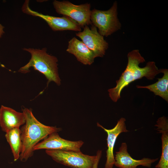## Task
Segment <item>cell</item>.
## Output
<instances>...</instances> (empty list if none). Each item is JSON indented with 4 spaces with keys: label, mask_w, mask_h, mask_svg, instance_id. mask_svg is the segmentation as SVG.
I'll list each match as a JSON object with an SVG mask.
<instances>
[{
    "label": "cell",
    "mask_w": 168,
    "mask_h": 168,
    "mask_svg": "<svg viewBox=\"0 0 168 168\" xmlns=\"http://www.w3.org/2000/svg\"><path fill=\"white\" fill-rule=\"evenodd\" d=\"M126 119L121 118L118 121L116 125L113 128L107 129L104 128L99 123L97 126L102 128L107 135V149L106 151V160L104 168H113L115 162L114 149L117 137L121 133L128 131L125 124Z\"/></svg>",
    "instance_id": "30bf717a"
},
{
    "label": "cell",
    "mask_w": 168,
    "mask_h": 168,
    "mask_svg": "<svg viewBox=\"0 0 168 168\" xmlns=\"http://www.w3.org/2000/svg\"><path fill=\"white\" fill-rule=\"evenodd\" d=\"M82 31L76 33L83 42L93 52L96 57H103L108 48V43L104 39V37L97 31L96 27L93 25L90 28L85 26Z\"/></svg>",
    "instance_id": "ba28073f"
},
{
    "label": "cell",
    "mask_w": 168,
    "mask_h": 168,
    "mask_svg": "<svg viewBox=\"0 0 168 168\" xmlns=\"http://www.w3.org/2000/svg\"><path fill=\"white\" fill-rule=\"evenodd\" d=\"M4 26L0 24V39L4 33Z\"/></svg>",
    "instance_id": "ac0fdd59"
},
{
    "label": "cell",
    "mask_w": 168,
    "mask_h": 168,
    "mask_svg": "<svg viewBox=\"0 0 168 168\" xmlns=\"http://www.w3.org/2000/svg\"><path fill=\"white\" fill-rule=\"evenodd\" d=\"M90 20L92 24L98 28L99 33L103 37L110 35L120 29L121 24L117 17V2H114L107 11L93 9Z\"/></svg>",
    "instance_id": "277c9868"
},
{
    "label": "cell",
    "mask_w": 168,
    "mask_h": 168,
    "mask_svg": "<svg viewBox=\"0 0 168 168\" xmlns=\"http://www.w3.org/2000/svg\"><path fill=\"white\" fill-rule=\"evenodd\" d=\"M22 110L26 122L20 129L22 147L19 159L24 162L32 156L34 147L40 141L52 133L60 132L62 128L42 124L35 117L30 109L23 107Z\"/></svg>",
    "instance_id": "7a4b0ae2"
},
{
    "label": "cell",
    "mask_w": 168,
    "mask_h": 168,
    "mask_svg": "<svg viewBox=\"0 0 168 168\" xmlns=\"http://www.w3.org/2000/svg\"><path fill=\"white\" fill-rule=\"evenodd\" d=\"M25 13L37 16L44 20L54 31L66 30L81 31V27L78 23L70 17L65 16L57 17L45 15L31 10L29 7V1H26L22 7Z\"/></svg>",
    "instance_id": "52a82bcc"
},
{
    "label": "cell",
    "mask_w": 168,
    "mask_h": 168,
    "mask_svg": "<svg viewBox=\"0 0 168 168\" xmlns=\"http://www.w3.org/2000/svg\"><path fill=\"white\" fill-rule=\"evenodd\" d=\"M84 144L82 141H71L61 138L57 132L49 134L33 148L34 151L40 149L80 152Z\"/></svg>",
    "instance_id": "9c48e42d"
},
{
    "label": "cell",
    "mask_w": 168,
    "mask_h": 168,
    "mask_svg": "<svg viewBox=\"0 0 168 168\" xmlns=\"http://www.w3.org/2000/svg\"><path fill=\"white\" fill-rule=\"evenodd\" d=\"M25 117L23 113L8 107L1 105L0 108V126L6 133L24 124Z\"/></svg>",
    "instance_id": "7c38bea8"
},
{
    "label": "cell",
    "mask_w": 168,
    "mask_h": 168,
    "mask_svg": "<svg viewBox=\"0 0 168 168\" xmlns=\"http://www.w3.org/2000/svg\"><path fill=\"white\" fill-rule=\"evenodd\" d=\"M46 153L57 162L72 168H92L96 156L75 152L46 150Z\"/></svg>",
    "instance_id": "5b68a950"
},
{
    "label": "cell",
    "mask_w": 168,
    "mask_h": 168,
    "mask_svg": "<svg viewBox=\"0 0 168 168\" xmlns=\"http://www.w3.org/2000/svg\"><path fill=\"white\" fill-rule=\"evenodd\" d=\"M161 72L164 74L161 78L153 84L145 86L137 85V88H146L153 92L156 95L158 96L167 102L168 101V70L166 69H160Z\"/></svg>",
    "instance_id": "9a60e30c"
},
{
    "label": "cell",
    "mask_w": 168,
    "mask_h": 168,
    "mask_svg": "<svg viewBox=\"0 0 168 168\" xmlns=\"http://www.w3.org/2000/svg\"><path fill=\"white\" fill-rule=\"evenodd\" d=\"M155 125L156 130L161 134V154L156 168H168V121L165 116L158 119Z\"/></svg>",
    "instance_id": "5bb4252c"
},
{
    "label": "cell",
    "mask_w": 168,
    "mask_h": 168,
    "mask_svg": "<svg viewBox=\"0 0 168 168\" xmlns=\"http://www.w3.org/2000/svg\"><path fill=\"white\" fill-rule=\"evenodd\" d=\"M66 51L74 55L78 61L85 65L91 64L96 58L92 50L75 37L68 41Z\"/></svg>",
    "instance_id": "4fadbf2b"
},
{
    "label": "cell",
    "mask_w": 168,
    "mask_h": 168,
    "mask_svg": "<svg viewBox=\"0 0 168 168\" xmlns=\"http://www.w3.org/2000/svg\"><path fill=\"white\" fill-rule=\"evenodd\" d=\"M31 54V58L29 62L21 67L18 71L26 73L30 71V67L43 74L48 80L47 84L53 81L58 85L61 84V80L58 72L57 58L47 53V49H42L33 48H23Z\"/></svg>",
    "instance_id": "3957f363"
},
{
    "label": "cell",
    "mask_w": 168,
    "mask_h": 168,
    "mask_svg": "<svg viewBox=\"0 0 168 168\" xmlns=\"http://www.w3.org/2000/svg\"><path fill=\"white\" fill-rule=\"evenodd\" d=\"M53 5L58 13L70 17L76 21L81 28L92 24L90 20L91 11L90 3L76 5L68 1L54 0Z\"/></svg>",
    "instance_id": "8992f818"
},
{
    "label": "cell",
    "mask_w": 168,
    "mask_h": 168,
    "mask_svg": "<svg viewBox=\"0 0 168 168\" xmlns=\"http://www.w3.org/2000/svg\"><path fill=\"white\" fill-rule=\"evenodd\" d=\"M114 165L119 168H137L139 166L150 168L152 165L158 160V158H143L137 160L133 158L128 153L127 144L121 143L119 150L116 152Z\"/></svg>",
    "instance_id": "8fae6325"
},
{
    "label": "cell",
    "mask_w": 168,
    "mask_h": 168,
    "mask_svg": "<svg viewBox=\"0 0 168 168\" xmlns=\"http://www.w3.org/2000/svg\"><path fill=\"white\" fill-rule=\"evenodd\" d=\"M127 57L128 63L126 68L119 80L116 81V85L108 90L109 96L114 102H117L120 98L123 89L132 82L144 77L149 80H153L157 75L161 73L160 69H158L153 61L148 62L143 68L139 67V64L145 62V60L138 50L130 52Z\"/></svg>",
    "instance_id": "6da1fadb"
},
{
    "label": "cell",
    "mask_w": 168,
    "mask_h": 168,
    "mask_svg": "<svg viewBox=\"0 0 168 168\" xmlns=\"http://www.w3.org/2000/svg\"><path fill=\"white\" fill-rule=\"evenodd\" d=\"M21 134L19 128H16L6 133L5 135L6 139L10 146L14 161L19 159L22 149Z\"/></svg>",
    "instance_id": "2e32d148"
},
{
    "label": "cell",
    "mask_w": 168,
    "mask_h": 168,
    "mask_svg": "<svg viewBox=\"0 0 168 168\" xmlns=\"http://www.w3.org/2000/svg\"><path fill=\"white\" fill-rule=\"evenodd\" d=\"M102 153V151L100 150H98L97 152L96 160L92 168H98V164L101 156Z\"/></svg>",
    "instance_id": "e0dca14e"
}]
</instances>
